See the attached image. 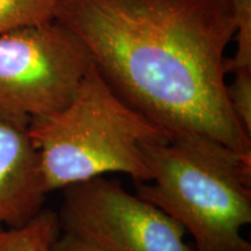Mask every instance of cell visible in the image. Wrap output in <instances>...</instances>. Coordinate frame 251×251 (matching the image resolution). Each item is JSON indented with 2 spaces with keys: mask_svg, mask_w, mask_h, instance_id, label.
Wrapping results in <instances>:
<instances>
[{
  "mask_svg": "<svg viewBox=\"0 0 251 251\" xmlns=\"http://www.w3.org/2000/svg\"><path fill=\"white\" fill-rule=\"evenodd\" d=\"M55 20L114 92L169 136L202 134L251 151L228 98L225 52L236 27L226 0H59Z\"/></svg>",
  "mask_w": 251,
  "mask_h": 251,
  "instance_id": "cell-1",
  "label": "cell"
},
{
  "mask_svg": "<svg viewBox=\"0 0 251 251\" xmlns=\"http://www.w3.org/2000/svg\"><path fill=\"white\" fill-rule=\"evenodd\" d=\"M150 180L137 196L192 235L194 251H251V152L202 134L172 135L143 146Z\"/></svg>",
  "mask_w": 251,
  "mask_h": 251,
  "instance_id": "cell-2",
  "label": "cell"
},
{
  "mask_svg": "<svg viewBox=\"0 0 251 251\" xmlns=\"http://www.w3.org/2000/svg\"><path fill=\"white\" fill-rule=\"evenodd\" d=\"M28 134L47 193L112 172L149 181L143 146L170 137L120 98L93 64L71 101L31 119Z\"/></svg>",
  "mask_w": 251,
  "mask_h": 251,
  "instance_id": "cell-3",
  "label": "cell"
},
{
  "mask_svg": "<svg viewBox=\"0 0 251 251\" xmlns=\"http://www.w3.org/2000/svg\"><path fill=\"white\" fill-rule=\"evenodd\" d=\"M91 65L83 43L56 20L0 34V118L28 126L59 111Z\"/></svg>",
  "mask_w": 251,
  "mask_h": 251,
  "instance_id": "cell-4",
  "label": "cell"
},
{
  "mask_svg": "<svg viewBox=\"0 0 251 251\" xmlns=\"http://www.w3.org/2000/svg\"><path fill=\"white\" fill-rule=\"evenodd\" d=\"M62 231L105 251H194L179 222L103 176L63 188Z\"/></svg>",
  "mask_w": 251,
  "mask_h": 251,
  "instance_id": "cell-5",
  "label": "cell"
},
{
  "mask_svg": "<svg viewBox=\"0 0 251 251\" xmlns=\"http://www.w3.org/2000/svg\"><path fill=\"white\" fill-rule=\"evenodd\" d=\"M47 194L28 126L0 118V229L27 224L45 208Z\"/></svg>",
  "mask_w": 251,
  "mask_h": 251,
  "instance_id": "cell-6",
  "label": "cell"
},
{
  "mask_svg": "<svg viewBox=\"0 0 251 251\" xmlns=\"http://www.w3.org/2000/svg\"><path fill=\"white\" fill-rule=\"evenodd\" d=\"M61 233L57 212L43 208L21 227L0 229V251H50Z\"/></svg>",
  "mask_w": 251,
  "mask_h": 251,
  "instance_id": "cell-7",
  "label": "cell"
},
{
  "mask_svg": "<svg viewBox=\"0 0 251 251\" xmlns=\"http://www.w3.org/2000/svg\"><path fill=\"white\" fill-rule=\"evenodd\" d=\"M59 0H0V34L55 20Z\"/></svg>",
  "mask_w": 251,
  "mask_h": 251,
  "instance_id": "cell-8",
  "label": "cell"
},
{
  "mask_svg": "<svg viewBox=\"0 0 251 251\" xmlns=\"http://www.w3.org/2000/svg\"><path fill=\"white\" fill-rule=\"evenodd\" d=\"M233 15L235 27L234 40L236 52L233 58H227L228 72L240 69L251 70V0H226Z\"/></svg>",
  "mask_w": 251,
  "mask_h": 251,
  "instance_id": "cell-9",
  "label": "cell"
},
{
  "mask_svg": "<svg viewBox=\"0 0 251 251\" xmlns=\"http://www.w3.org/2000/svg\"><path fill=\"white\" fill-rule=\"evenodd\" d=\"M227 92L230 107L242 128L251 136V70H235Z\"/></svg>",
  "mask_w": 251,
  "mask_h": 251,
  "instance_id": "cell-10",
  "label": "cell"
},
{
  "mask_svg": "<svg viewBox=\"0 0 251 251\" xmlns=\"http://www.w3.org/2000/svg\"><path fill=\"white\" fill-rule=\"evenodd\" d=\"M50 251H105L83 238L62 231Z\"/></svg>",
  "mask_w": 251,
  "mask_h": 251,
  "instance_id": "cell-11",
  "label": "cell"
}]
</instances>
